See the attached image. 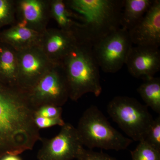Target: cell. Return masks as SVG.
I'll list each match as a JSON object with an SVG mask.
<instances>
[{"label": "cell", "mask_w": 160, "mask_h": 160, "mask_svg": "<svg viewBox=\"0 0 160 160\" xmlns=\"http://www.w3.org/2000/svg\"><path fill=\"white\" fill-rule=\"evenodd\" d=\"M35 111L22 89L0 82V158L32 150L41 140Z\"/></svg>", "instance_id": "1"}, {"label": "cell", "mask_w": 160, "mask_h": 160, "mask_svg": "<svg viewBox=\"0 0 160 160\" xmlns=\"http://www.w3.org/2000/svg\"><path fill=\"white\" fill-rule=\"evenodd\" d=\"M78 17L72 32L77 40L92 46L121 27L124 0H66Z\"/></svg>", "instance_id": "2"}, {"label": "cell", "mask_w": 160, "mask_h": 160, "mask_svg": "<svg viewBox=\"0 0 160 160\" xmlns=\"http://www.w3.org/2000/svg\"><path fill=\"white\" fill-rule=\"evenodd\" d=\"M61 64L69 87V99L77 102L88 93L99 96L102 91L100 68L93 56L92 46L77 41Z\"/></svg>", "instance_id": "3"}, {"label": "cell", "mask_w": 160, "mask_h": 160, "mask_svg": "<svg viewBox=\"0 0 160 160\" xmlns=\"http://www.w3.org/2000/svg\"><path fill=\"white\" fill-rule=\"evenodd\" d=\"M82 146L115 151L125 150L132 142L114 129L97 106H91L80 118L76 128Z\"/></svg>", "instance_id": "4"}, {"label": "cell", "mask_w": 160, "mask_h": 160, "mask_svg": "<svg viewBox=\"0 0 160 160\" xmlns=\"http://www.w3.org/2000/svg\"><path fill=\"white\" fill-rule=\"evenodd\" d=\"M107 111L112 120L132 141L146 138L154 119L146 105L128 96H116L108 104Z\"/></svg>", "instance_id": "5"}, {"label": "cell", "mask_w": 160, "mask_h": 160, "mask_svg": "<svg viewBox=\"0 0 160 160\" xmlns=\"http://www.w3.org/2000/svg\"><path fill=\"white\" fill-rule=\"evenodd\" d=\"M24 91L35 110L47 105L64 106L69 98V94L62 64L53 65L34 86Z\"/></svg>", "instance_id": "6"}, {"label": "cell", "mask_w": 160, "mask_h": 160, "mask_svg": "<svg viewBox=\"0 0 160 160\" xmlns=\"http://www.w3.org/2000/svg\"><path fill=\"white\" fill-rule=\"evenodd\" d=\"M132 45L128 30L120 27L93 45L92 53L100 69L116 73L126 64Z\"/></svg>", "instance_id": "7"}, {"label": "cell", "mask_w": 160, "mask_h": 160, "mask_svg": "<svg viewBox=\"0 0 160 160\" xmlns=\"http://www.w3.org/2000/svg\"><path fill=\"white\" fill-rule=\"evenodd\" d=\"M41 140L42 145L38 152L39 160H72L83 147L76 128L69 123H65L54 137Z\"/></svg>", "instance_id": "8"}, {"label": "cell", "mask_w": 160, "mask_h": 160, "mask_svg": "<svg viewBox=\"0 0 160 160\" xmlns=\"http://www.w3.org/2000/svg\"><path fill=\"white\" fill-rule=\"evenodd\" d=\"M20 89L26 91L55 64H52L38 46L17 52Z\"/></svg>", "instance_id": "9"}, {"label": "cell", "mask_w": 160, "mask_h": 160, "mask_svg": "<svg viewBox=\"0 0 160 160\" xmlns=\"http://www.w3.org/2000/svg\"><path fill=\"white\" fill-rule=\"evenodd\" d=\"M50 2L51 0H15L16 23L42 33L51 18Z\"/></svg>", "instance_id": "10"}, {"label": "cell", "mask_w": 160, "mask_h": 160, "mask_svg": "<svg viewBox=\"0 0 160 160\" xmlns=\"http://www.w3.org/2000/svg\"><path fill=\"white\" fill-rule=\"evenodd\" d=\"M128 32L133 45L159 48L160 0H154L152 6L142 18Z\"/></svg>", "instance_id": "11"}, {"label": "cell", "mask_w": 160, "mask_h": 160, "mask_svg": "<svg viewBox=\"0 0 160 160\" xmlns=\"http://www.w3.org/2000/svg\"><path fill=\"white\" fill-rule=\"evenodd\" d=\"M125 65L135 78L146 80L154 77L160 69V50L154 47L132 46Z\"/></svg>", "instance_id": "12"}, {"label": "cell", "mask_w": 160, "mask_h": 160, "mask_svg": "<svg viewBox=\"0 0 160 160\" xmlns=\"http://www.w3.org/2000/svg\"><path fill=\"white\" fill-rule=\"evenodd\" d=\"M77 42L72 31L47 28L41 34L38 46L52 64L59 65Z\"/></svg>", "instance_id": "13"}, {"label": "cell", "mask_w": 160, "mask_h": 160, "mask_svg": "<svg viewBox=\"0 0 160 160\" xmlns=\"http://www.w3.org/2000/svg\"><path fill=\"white\" fill-rule=\"evenodd\" d=\"M42 33L16 23L0 34V42L17 52L38 46Z\"/></svg>", "instance_id": "14"}, {"label": "cell", "mask_w": 160, "mask_h": 160, "mask_svg": "<svg viewBox=\"0 0 160 160\" xmlns=\"http://www.w3.org/2000/svg\"><path fill=\"white\" fill-rule=\"evenodd\" d=\"M18 78L17 51L9 45L0 42V82L20 89Z\"/></svg>", "instance_id": "15"}, {"label": "cell", "mask_w": 160, "mask_h": 160, "mask_svg": "<svg viewBox=\"0 0 160 160\" xmlns=\"http://www.w3.org/2000/svg\"><path fill=\"white\" fill-rule=\"evenodd\" d=\"M154 0H124L121 27L129 30L142 18Z\"/></svg>", "instance_id": "16"}, {"label": "cell", "mask_w": 160, "mask_h": 160, "mask_svg": "<svg viewBox=\"0 0 160 160\" xmlns=\"http://www.w3.org/2000/svg\"><path fill=\"white\" fill-rule=\"evenodd\" d=\"M50 12L59 29L72 31L77 24V15L69 9L65 1L51 0Z\"/></svg>", "instance_id": "17"}, {"label": "cell", "mask_w": 160, "mask_h": 160, "mask_svg": "<svg viewBox=\"0 0 160 160\" xmlns=\"http://www.w3.org/2000/svg\"><path fill=\"white\" fill-rule=\"evenodd\" d=\"M138 92L148 107L160 113V79L153 77L145 80Z\"/></svg>", "instance_id": "18"}, {"label": "cell", "mask_w": 160, "mask_h": 160, "mask_svg": "<svg viewBox=\"0 0 160 160\" xmlns=\"http://www.w3.org/2000/svg\"><path fill=\"white\" fill-rule=\"evenodd\" d=\"M16 23L15 1L0 0V29Z\"/></svg>", "instance_id": "19"}, {"label": "cell", "mask_w": 160, "mask_h": 160, "mask_svg": "<svg viewBox=\"0 0 160 160\" xmlns=\"http://www.w3.org/2000/svg\"><path fill=\"white\" fill-rule=\"evenodd\" d=\"M132 160H160V151L152 148L145 141L139 142L131 151Z\"/></svg>", "instance_id": "20"}, {"label": "cell", "mask_w": 160, "mask_h": 160, "mask_svg": "<svg viewBox=\"0 0 160 160\" xmlns=\"http://www.w3.org/2000/svg\"><path fill=\"white\" fill-rule=\"evenodd\" d=\"M152 148L160 151V117L153 119L144 140Z\"/></svg>", "instance_id": "21"}, {"label": "cell", "mask_w": 160, "mask_h": 160, "mask_svg": "<svg viewBox=\"0 0 160 160\" xmlns=\"http://www.w3.org/2000/svg\"><path fill=\"white\" fill-rule=\"evenodd\" d=\"M77 160H118L109 154L102 152L86 149L82 147L77 157Z\"/></svg>", "instance_id": "22"}, {"label": "cell", "mask_w": 160, "mask_h": 160, "mask_svg": "<svg viewBox=\"0 0 160 160\" xmlns=\"http://www.w3.org/2000/svg\"><path fill=\"white\" fill-rule=\"evenodd\" d=\"M34 123L39 129L49 128L56 126L65 125V122L62 117L55 118H46L35 116Z\"/></svg>", "instance_id": "23"}, {"label": "cell", "mask_w": 160, "mask_h": 160, "mask_svg": "<svg viewBox=\"0 0 160 160\" xmlns=\"http://www.w3.org/2000/svg\"><path fill=\"white\" fill-rule=\"evenodd\" d=\"M62 107L47 105L38 108L35 112V116L46 118H55L62 117Z\"/></svg>", "instance_id": "24"}, {"label": "cell", "mask_w": 160, "mask_h": 160, "mask_svg": "<svg viewBox=\"0 0 160 160\" xmlns=\"http://www.w3.org/2000/svg\"><path fill=\"white\" fill-rule=\"evenodd\" d=\"M0 160H22L18 155L6 154L0 158Z\"/></svg>", "instance_id": "25"}]
</instances>
